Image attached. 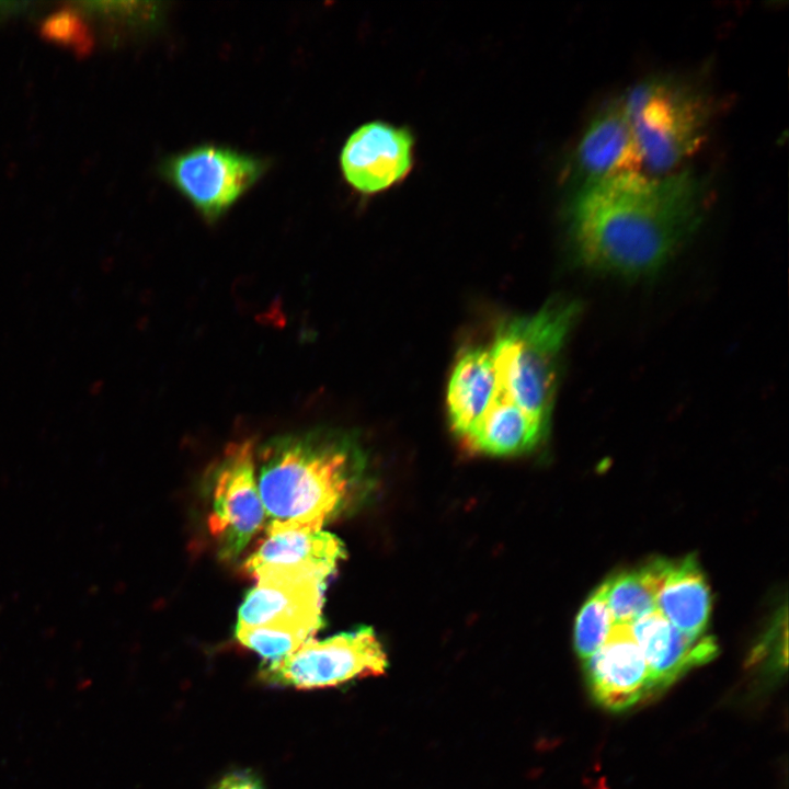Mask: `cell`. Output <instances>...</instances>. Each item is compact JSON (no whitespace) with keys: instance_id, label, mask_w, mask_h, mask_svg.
<instances>
[{"instance_id":"cell-1","label":"cell","mask_w":789,"mask_h":789,"mask_svg":"<svg viewBox=\"0 0 789 789\" xmlns=\"http://www.w3.org/2000/svg\"><path fill=\"white\" fill-rule=\"evenodd\" d=\"M707 196L700 176L684 170L629 172L580 185L568 208L574 254L597 272H655L698 227Z\"/></svg>"},{"instance_id":"cell-2","label":"cell","mask_w":789,"mask_h":789,"mask_svg":"<svg viewBox=\"0 0 789 789\" xmlns=\"http://www.w3.org/2000/svg\"><path fill=\"white\" fill-rule=\"evenodd\" d=\"M258 459L266 535L322 530L350 502L365 465L350 435L327 428L272 438Z\"/></svg>"},{"instance_id":"cell-3","label":"cell","mask_w":789,"mask_h":789,"mask_svg":"<svg viewBox=\"0 0 789 789\" xmlns=\"http://www.w3.org/2000/svg\"><path fill=\"white\" fill-rule=\"evenodd\" d=\"M578 306L552 300L536 313L503 323L490 350L500 391L547 427L559 359Z\"/></svg>"},{"instance_id":"cell-4","label":"cell","mask_w":789,"mask_h":789,"mask_svg":"<svg viewBox=\"0 0 789 789\" xmlns=\"http://www.w3.org/2000/svg\"><path fill=\"white\" fill-rule=\"evenodd\" d=\"M642 167L666 174L701 145L713 105L700 88L679 78L644 79L620 96Z\"/></svg>"},{"instance_id":"cell-5","label":"cell","mask_w":789,"mask_h":789,"mask_svg":"<svg viewBox=\"0 0 789 789\" xmlns=\"http://www.w3.org/2000/svg\"><path fill=\"white\" fill-rule=\"evenodd\" d=\"M387 665V655L375 632L362 627L324 640L311 638L290 654L268 661L261 676L272 685L310 689L379 675Z\"/></svg>"},{"instance_id":"cell-6","label":"cell","mask_w":789,"mask_h":789,"mask_svg":"<svg viewBox=\"0 0 789 789\" xmlns=\"http://www.w3.org/2000/svg\"><path fill=\"white\" fill-rule=\"evenodd\" d=\"M251 441L229 445L213 472L208 526L222 559L238 557L265 522Z\"/></svg>"},{"instance_id":"cell-7","label":"cell","mask_w":789,"mask_h":789,"mask_svg":"<svg viewBox=\"0 0 789 789\" xmlns=\"http://www.w3.org/2000/svg\"><path fill=\"white\" fill-rule=\"evenodd\" d=\"M162 169L169 182L214 220L256 182L264 163L229 148L204 145L168 159Z\"/></svg>"},{"instance_id":"cell-8","label":"cell","mask_w":789,"mask_h":789,"mask_svg":"<svg viewBox=\"0 0 789 789\" xmlns=\"http://www.w3.org/2000/svg\"><path fill=\"white\" fill-rule=\"evenodd\" d=\"M413 148V136L404 127L379 121L366 123L352 133L342 148V173L357 192L381 193L410 173Z\"/></svg>"},{"instance_id":"cell-9","label":"cell","mask_w":789,"mask_h":789,"mask_svg":"<svg viewBox=\"0 0 789 789\" xmlns=\"http://www.w3.org/2000/svg\"><path fill=\"white\" fill-rule=\"evenodd\" d=\"M584 667L594 699L608 710H625L655 690L630 625H615Z\"/></svg>"},{"instance_id":"cell-10","label":"cell","mask_w":789,"mask_h":789,"mask_svg":"<svg viewBox=\"0 0 789 789\" xmlns=\"http://www.w3.org/2000/svg\"><path fill=\"white\" fill-rule=\"evenodd\" d=\"M325 582L312 578L256 580L238 613L237 626H276L315 634L322 626Z\"/></svg>"},{"instance_id":"cell-11","label":"cell","mask_w":789,"mask_h":789,"mask_svg":"<svg viewBox=\"0 0 789 789\" xmlns=\"http://www.w3.org/2000/svg\"><path fill=\"white\" fill-rule=\"evenodd\" d=\"M344 553L342 541L330 533L282 531L266 536L247 559L244 570L255 580L296 576L327 581Z\"/></svg>"},{"instance_id":"cell-12","label":"cell","mask_w":789,"mask_h":789,"mask_svg":"<svg viewBox=\"0 0 789 789\" xmlns=\"http://www.w3.org/2000/svg\"><path fill=\"white\" fill-rule=\"evenodd\" d=\"M574 159L580 185L640 172L641 156L620 98L608 102L592 118Z\"/></svg>"},{"instance_id":"cell-13","label":"cell","mask_w":789,"mask_h":789,"mask_svg":"<svg viewBox=\"0 0 789 789\" xmlns=\"http://www.w3.org/2000/svg\"><path fill=\"white\" fill-rule=\"evenodd\" d=\"M650 668L655 690L665 688L694 666L711 660L717 645L710 637H691L675 628L656 608L630 625Z\"/></svg>"},{"instance_id":"cell-14","label":"cell","mask_w":789,"mask_h":789,"mask_svg":"<svg viewBox=\"0 0 789 789\" xmlns=\"http://www.w3.org/2000/svg\"><path fill=\"white\" fill-rule=\"evenodd\" d=\"M498 393L499 381L490 351L482 347L466 351L448 382L447 408L453 430L465 438Z\"/></svg>"},{"instance_id":"cell-15","label":"cell","mask_w":789,"mask_h":789,"mask_svg":"<svg viewBox=\"0 0 789 789\" xmlns=\"http://www.w3.org/2000/svg\"><path fill=\"white\" fill-rule=\"evenodd\" d=\"M655 608L679 631L691 637L704 634L711 598L706 579L693 557L670 562Z\"/></svg>"},{"instance_id":"cell-16","label":"cell","mask_w":789,"mask_h":789,"mask_svg":"<svg viewBox=\"0 0 789 789\" xmlns=\"http://www.w3.org/2000/svg\"><path fill=\"white\" fill-rule=\"evenodd\" d=\"M546 428L499 389L491 407L465 439L478 451L511 456L535 447Z\"/></svg>"},{"instance_id":"cell-17","label":"cell","mask_w":789,"mask_h":789,"mask_svg":"<svg viewBox=\"0 0 789 789\" xmlns=\"http://www.w3.org/2000/svg\"><path fill=\"white\" fill-rule=\"evenodd\" d=\"M670 562L654 561L606 582L607 602L615 625H631L655 609Z\"/></svg>"},{"instance_id":"cell-18","label":"cell","mask_w":789,"mask_h":789,"mask_svg":"<svg viewBox=\"0 0 789 789\" xmlns=\"http://www.w3.org/2000/svg\"><path fill=\"white\" fill-rule=\"evenodd\" d=\"M615 626L607 602L606 582L581 608L574 626V648L583 660L593 655L606 641Z\"/></svg>"},{"instance_id":"cell-19","label":"cell","mask_w":789,"mask_h":789,"mask_svg":"<svg viewBox=\"0 0 789 789\" xmlns=\"http://www.w3.org/2000/svg\"><path fill=\"white\" fill-rule=\"evenodd\" d=\"M236 637L244 647L255 651L267 661H274L290 654L313 634L286 627L237 626Z\"/></svg>"},{"instance_id":"cell-20","label":"cell","mask_w":789,"mask_h":789,"mask_svg":"<svg viewBox=\"0 0 789 789\" xmlns=\"http://www.w3.org/2000/svg\"><path fill=\"white\" fill-rule=\"evenodd\" d=\"M42 34L79 53H87L92 46L88 25L77 9H64L48 16L43 23Z\"/></svg>"},{"instance_id":"cell-21","label":"cell","mask_w":789,"mask_h":789,"mask_svg":"<svg viewBox=\"0 0 789 789\" xmlns=\"http://www.w3.org/2000/svg\"><path fill=\"white\" fill-rule=\"evenodd\" d=\"M217 789H262L261 782L249 773L227 775Z\"/></svg>"},{"instance_id":"cell-22","label":"cell","mask_w":789,"mask_h":789,"mask_svg":"<svg viewBox=\"0 0 789 789\" xmlns=\"http://www.w3.org/2000/svg\"><path fill=\"white\" fill-rule=\"evenodd\" d=\"M24 3L0 1V16L18 11Z\"/></svg>"}]
</instances>
